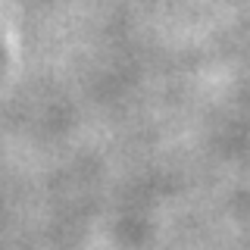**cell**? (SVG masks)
Masks as SVG:
<instances>
[]
</instances>
